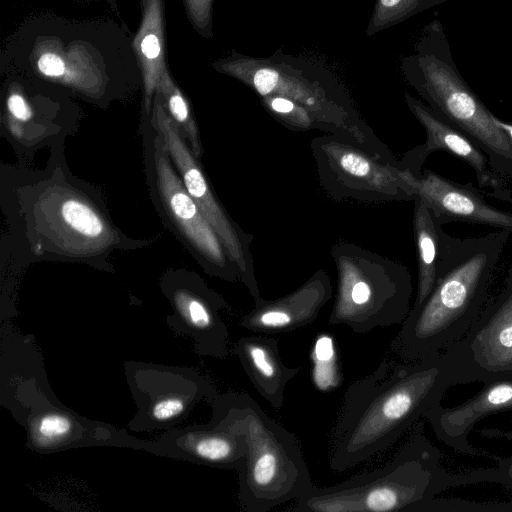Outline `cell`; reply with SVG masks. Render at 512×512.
<instances>
[{
  "label": "cell",
  "instance_id": "6da1fadb",
  "mask_svg": "<svg viewBox=\"0 0 512 512\" xmlns=\"http://www.w3.org/2000/svg\"><path fill=\"white\" fill-rule=\"evenodd\" d=\"M458 385L442 353L418 360L384 358L353 382L331 433L329 465L343 472L386 450Z\"/></svg>",
  "mask_w": 512,
  "mask_h": 512
},
{
  "label": "cell",
  "instance_id": "7a4b0ae2",
  "mask_svg": "<svg viewBox=\"0 0 512 512\" xmlns=\"http://www.w3.org/2000/svg\"><path fill=\"white\" fill-rule=\"evenodd\" d=\"M510 233L480 237L441 235V257L435 285L426 300L410 310L390 350L403 360L442 353L472 327L488 302L499 256Z\"/></svg>",
  "mask_w": 512,
  "mask_h": 512
},
{
  "label": "cell",
  "instance_id": "3957f363",
  "mask_svg": "<svg viewBox=\"0 0 512 512\" xmlns=\"http://www.w3.org/2000/svg\"><path fill=\"white\" fill-rule=\"evenodd\" d=\"M495 482L494 467L452 474L424 434V421L383 467L328 487L315 485L296 499L297 512H425L435 496L450 488Z\"/></svg>",
  "mask_w": 512,
  "mask_h": 512
},
{
  "label": "cell",
  "instance_id": "277c9868",
  "mask_svg": "<svg viewBox=\"0 0 512 512\" xmlns=\"http://www.w3.org/2000/svg\"><path fill=\"white\" fill-rule=\"evenodd\" d=\"M212 419L240 434L247 447L238 471V502L246 512H267L296 500L314 485L300 443L247 393L229 391L211 401Z\"/></svg>",
  "mask_w": 512,
  "mask_h": 512
},
{
  "label": "cell",
  "instance_id": "5b68a950",
  "mask_svg": "<svg viewBox=\"0 0 512 512\" xmlns=\"http://www.w3.org/2000/svg\"><path fill=\"white\" fill-rule=\"evenodd\" d=\"M217 72L245 84L260 97L282 96L310 110L327 133L347 138L371 152L393 157L361 119L348 92L324 67L284 54L255 57L232 50L211 64Z\"/></svg>",
  "mask_w": 512,
  "mask_h": 512
},
{
  "label": "cell",
  "instance_id": "8992f818",
  "mask_svg": "<svg viewBox=\"0 0 512 512\" xmlns=\"http://www.w3.org/2000/svg\"><path fill=\"white\" fill-rule=\"evenodd\" d=\"M400 66L428 107L475 140L495 172L512 178V144L459 72L441 21L424 26L414 52L404 56Z\"/></svg>",
  "mask_w": 512,
  "mask_h": 512
},
{
  "label": "cell",
  "instance_id": "52a82bcc",
  "mask_svg": "<svg viewBox=\"0 0 512 512\" xmlns=\"http://www.w3.org/2000/svg\"><path fill=\"white\" fill-rule=\"evenodd\" d=\"M61 32H51L44 18L26 23L7 47L8 68H24L32 74L71 89L87 98H101L110 81L111 54L96 37L106 27L100 23H76L56 17Z\"/></svg>",
  "mask_w": 512,
  "mask_h": 512
},
{
  "label": "cell",
  "instance_id": "ba28073f",
  "mask_svg": "<svg viewBox=\"0 0 512 512\" xmlns=\"http://www.w3.org/2000/svg\"><path fill=\"white\" fill-rule=\"evenodd\" d=\"M337 271L328 323L358 334L402 324L410 312L412 284L406 268L352 243L331 249Z\"/></svg>",
  "mask_w": 512,
  "mask_h": 512
},
{
  "label": "cell",
  "instance_id": "9c48e42d",
  "mask_svg": "<svg viewBox=\"0 0 512 512\" xmlns=\"http://www.w3.org/2000/svg\"><path fill=\"white\" fill-rule=\"evenodd\" d=\"M311 149L323 189L337 200L414 201L403 168L383 156L335 134L313 139Z\"/></svg>",
  "mask_w": 512,
  "mask_h": 512
},
{
  "label": "cell",
  "instance_id": "30bf717a",
  "mask_svg": "<svg viewBox=\"0 0 512 512\" xmlns=\"http://www.w3.org/2000/svg\"><path fill=\"white\" fill-rule=\"evenodd\" d=\"M152 123L173 165L189 193L221 240L231 262L237 267L242 283L254 299L261 297L250 251L252 236L246 234L224 211L203 174L196 157L165 108L159 92L155 91L152 103Z\"/></svg>",
  "mask_w": 512,
  "mask_h": 512
},
{
  "label": "cell",
  "instance_id": "8fae6325",
  "mask_svg": "<svg viewBox=\"0 0 512 512\" xmlns=\"http://www.w3.org/2000/svg\"><path fill=\"white\" fill-rule=\"evenodd\" d=\"M125 372L137 406L129 428L137 432L169 429L201 400L211 401L218 395L208 377L188 367L129 361Z\"/></svg>",
  "mask_w": 512,
  "mask_h": 512
},
{
  "label": "cell",
  "instance_id": "7c38bea8",
  "mask_svg": "<svg viewBox=\"0 0 512 512\" xmlns=\"http://www.w3.org/2000/svg\"><path fill=\"white\" fill-rule=\"evenodd\" d=\"M37 231L59 250L89 256L107 250L116 235L103 215L85 198L62 187L45 191L33 210Z\"/></svg>",
  "mask_w": 512,
  "mask_h": 512
},
{
  "label": "cell",
  "instance_id": "4fadbf2b",
  "mask_svg": "<svg viewBox=\"0 0 512 512\" xmlns=\"http://www.w3.org/2000/svg\"><path fill=\"white\" fill-rule=\"evenodd\" d=\"M442 354L458 384L512 375V314L485 305L469 331Z\"/></svg>",
  "mask_w": 512,
  "mask_h": 512
},
{
  "label": "cell",
  "instance_id": "5bb4252c",
  "mask_svg": "<svg viewBox=\"0 0 512 512\" xmlns=\"http://www.w3.org/2000/svg\"><path fill=\"white\" fill-rule=\"evenodd\" d=\"M154 168L161 201L178 230L190 245L222 277L239 280L241 275L229 259L217 233L187 192L160 138H154Z\"/></svg>",
  "mask_w": 512,
  "mask_h": 512
},
{
  "label": "cell",
  "instance_id": "9a60e30c",
  "mask_svg": "<svg viewBox=\"0 0 512 512\" xmlns=\"http://www.w3.org/2000/svg\"><path fill=\"white\" fill-rule=\"evenodd\" d=\"M404 98L410 112L424 128L426 141L404 155L399 162L402 168L419 174L422 164L431 153L444 151L458 157L473 169L479 187L486 194L512 204L511 189L492 168L488 155L475 140L408 92L404 93Z\"/></svg>",
  "mask_w": 512,
  "mask_h": 512
},
{
  "label": "cell",
  "instance_id": "2e32d148",
  "mask_svg": "<svg viewBox=\"0 0 512 512\" xmlns=\"http://www.w3.org/2000/svg\"><path fill=\"white\" fill-rule=\"evenodd\" d=\"M402 176L415 198L428 206L443 225L463 222L497 228L512 234V212L493 207L471 183L460 184L428 169L413 174L403 168Z\"/></svg>",
  "mask_w": 512,
  "mask_h": 512
},
{
  "label": "cell",
  "instance_id": "e0dca14e",
  "mask_svg": "<svg viewBox=\"0 0 512 512\" xmlns=\"http://www.w3.org/2000/svg\"><path fill=\"white\" fill-rule=\"evenodd\" d=\"M146 450L237 472L243 467L247 453L243 437L214 419L208 424L170 430L157 441L146 443Z\"/></svg>",
  "mask_w": 512,
  "mask_h": 512
},
{
  "label": "cell",
  "instance_id": "ac0fdd59",
  "mask_svg": "<svg viewBox=\"0 0 512 512\" xmlns=\"http://www.w3.org/2000/svg\"><path fill=\"white\" fill-rule=\"evenodd\" d=\"M331 297L330 277L319 270L293 292L255 303L240 319L239 326L266 335L291 332L312 323Z\"/></svg>",
  "mask_w": 512,
  "mask_h": 512
},
{
  "label": "cell",
  "instance_id": "d6986e66",
  "mask_svg": "<svg viewBox=\"0 0 512 512\" xmlns=\"http://www.w3.org/2000/svg\"><path fill=\"white\" fill-rule=\"evenodd\" d=\"M506 411H512V375L484 383L476 395L455 407L444 408L439 403L425 419L446 445L469 455H482L486 453L468 442L469 433L482 419Z\"/></svg>",
  "mask_w": 512,
  "mask_h": 512
},
{
  "label": "cell",
  "instance_id": "ffe728a7",
  "mask_svg": "<svg viewBox=\"0 0 512 512\" xmlns=\"http://www.w3.org/2000/svg\"><path fill=\"white\" fill-rule=\"evenodd\" d=\"M174 316L168 325L180 335L193 340L194 351L206 357L225 359L229 354V330L220 316L225 303L211 294H201L186 288L172 291Z\"/></svg>",
  "mask_w": 512,
  "mask_h": 512
},
{
  "label": "cell",
  "instance_id": "44dd1931",
  "mask_svg": "<svg viewBox=\"0 0 512 512\" xmlns=\"http://www.w3.org/2000/svg\"><path fill=\"white\" fill-rule=\"evenodd\" d=\"M234 354L256 391L273 408L280 409L288 382L301 368L284 364L276 338L259 333L241 337L234 345Z\"/></svg>",
  "mask_w": 512,
  "mask_h": 512
},
{
  "label": "cell",
  "instance_id": "7402d4cb",
  "mask_svg": "<svg viewBox=\"0 0 512 512\" xmlns=\"http://www.w3.org/2000/svg\"><path fill=\"white\" fill-rule=\"evenodd\" d=\"M141 19L131 42L144 88V108L152 109L156 86L168 67L165 59V0H140Z\"/></svg>",
  "mask_w": 512,
  "mask_h": 512
},
{
  "label": "cell",
  "instance_id": "603a6c76",
  "mask_svg": "<svg viewBox=\"0 0 512 512\" xmlns=\"http://www.w3.org/2000/svg\"><path fill=\"white\" fill-rule=\"evenodd\" d=\"M413 232L417 254V293L410 310L417 309L431 293L441 257L442 224L420 199H414Z\"/></svg>",
  "mask_w": 512,
  "mask_h": 512
},
{
  "label": "cell",
  "instance_id": "cb8c5ba5",
  "mask_svg": "<svg viewBox=\"0 0 512 512\" xmlns=\"http://www.w3.org/2000/svg\"><path fill=\"white\" fill-rule=\"evenodd\" d=\"M156 91L161 95L165 108L186 140L193 155L199 158L202 155V145L196 122L189 103L171 77L168 67L161 74Z\"/></svg>",
  "mask_w": 512,
  "mask_h": 512
},
{
  "label": "cell",
  "instance_id": "d4e9b609",
  "mask_svg": "<svg viewBox=\"0 0 512 512\" xmlns=\"http://www.w3.org/2000/svg\"><path fill=\"white\" fill-rule=\"evenodd\" d=\"M449 0H375L365 36H373Z\"/></svg>",
  "mask_w": 512,
  "mask_h": 512
},
{
  "label": "cell",
  "instance_id": "484cf974",
  "mask_svg": "<svg viewBox=\"0 0 512 512\" xmlns=\"http://www.w3.org/2000/svg\"><path fill=\"white\" fill-rule=\"evenodd\" d=\"M312 379L315 387L323 392L335 389L342 381L337 352L331 335L321 334L312 348Z\"/></svg>",
  "mask_w": 512,
  "mask_h": 512
},
{
  "label": "cell",
  "instance_id": "4316f807",
  "mask_svg": "<svg viewBox=\"0 0 512 512\" xmlns=\"http://www.w3.org/2000/svg\"><path fill=\"white\" fill-rule=\"evenodd\" d=\"M260 98L263 107L288 128L295 131L320 130L327 132L322 122L306 107L277 95Z\"/></svg>",
  "mask_w": 512,
  "mask_h": 512
},
{
  "label": "cell",
  "instance_id": "83f0119b",
  "mask_svg": "<svg viewBox=\"0 0 512 512\" xmlns=\"http://www.w3.org/2000/svg\"><path fill=\"white\" fill-rule=\"evenodd\" d=\"M425 512H512V500L476 502L461 498H434Z\"/></svg>",
  "mask_w": 512,
  "mask_h": 512
},
{
  "label": "cell",
  "instance_id": "f1b7e54d",
  "mask_svg": "<svg viewBox=\"0 0 512 512\" xmlns=\"http://www.w3.org/2000/svg\"><path fill=\"white\" fill-rule=\"evenodd\" d=\"M215 0H181L187 19L197 34L213 37V4Z\"/></svg>",
  "mask_w": 512,
  "mask_h": 512
},
{
  "label": "cell",
  "instance_id": "f546056e",
  "mask_svg": "<svg viewBox=\"0 0 512 512\" xmlns=\"http://www.w3.org/2000/svg\"><path fill=\"white\" fill-rule=\"evenodd\" d=\"M6 109L9 121L14 125L27 122L33 116L32 107L17 83L10 86L6 98Z\"/></svg>",
  "mask_w": 512,
  "mask_h": 512
},
{
  "label": "cell",
  "instance_id": "4dcf8cb0",
  "mask_svg": "<svg viewBox=\"0 0 512 512\" xmlns=\"http://www.w3.org/2000/svg\"><path fill=\"white\" fill-rule=\"evenodd\" d=\"M493 310L512 314V267L507 275L505 287L493 300L486 303Z\"/></svg>",
  "mask_w": 512,
  "mask_h": 512
},
{
  "label": "cell",
  "instance_id": "1f68e13d",
  "mask_svg": "<svg viewBox=\"0 0 512 512\" xmlns=\"http://www.w3.org/2000/svg\"><path fill=\"white\" fill-rule=\"evenodd\" d=\"M494 472L495 482L512 490V455L500 459Z\"/></svg>",
  "mask_w": 512,
  "mask_h": 512
},
{
  "label": "cell",
  "instance_id": "d6a6232c",
  "mask_svg": "<svg viewBox=\"0 0 512 512\" xmlns=\"http://www.w3.org/2000/svg\"><path fill=\"white\" fill-rule=\"evenodd\" d=\"M495 124L506 134L512 144V122L503 121L494 116Z\"/></svg>",
  "mask_w": 512,
  "mask_h": 512
},
{
  "label": "cell",
  "instance_id": "836d02e7",
  "mask_svg": "<svg viewBox=\"0 0 512 512\" xmlns=\"http://www.w3.org/2000/svg\"><path fill=\"white\" fill-rule=\"evenodd\" d=\"M106 1L108 2V4L110 5V7L112 8V10H113L114 12H116V13H117V8H118V7H117V2H116V0H106Z\"/></svg>",
  "mask_w": 512,
  "mask_h": 512
},
{
  "label": "cell",
  "instance_id": "e575fe53",
  "mask_svg": "<svg viewBox=\"0 0 512 512\" xmlns=\"http://www.w3.org/2000/svg\"><path fill=\"white\" fill-rule=\"evenodd\" d=\"M77 1H91V0H77ZM92 1H97V0H92Z\"/></svg>",
  "mask_w": 512,
  "mask_h": 512
}]
</instances>
